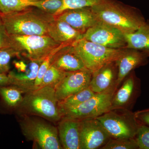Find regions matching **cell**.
Wrapping results in <instances>:
<instances>
[{"label": "cell", "mask_w": 149, "mask_h": 149, "mask_svg": "<svg viewBox=\"0 0 149 149\" xmlns=\"http://www.w3.org/2000/svg\"><path fill=\"white\" fill-rule=\"evenodd\" d=\"M91 8L99 21L124 34L135 32L146 21L139 9L118 0H105Z\"/></svg>", "instance_id": "6da1fadb"}, {"label": "cell", "mask_w": 149, "mask_h": 149, "mask_svg": "<svg viewBox=\"0 0 149 149\" xmlns=\"http://www.w3.org/2000/svg\"><path fill=\"white\" fill-rule=\"evenodd\" d=\"M9 35H48L55 17L34 6L12 13H0Z\"/></svg>", "instance_id": "7a4b0ae2"}, {"label": "cell", "mask_w": 149, "mask_h": 149, "mask_svg": "<svg viewBox=\"0 0 149 149\" xmlns=\"http://www.w3.org/2000/svg\"><path fill=\"white\" fill-rule=\"evenodd\" d=\"M15 112L18 116H39L53 123L62 117L55 88L49 85L25 93Z\"/></svg>", "instance_id": "3957f363"}, {"label": "cell", "mask_w": 149, "mask_h": 149, "mask_svg": "<svg viewBox=\"0 0 149 149\" xmlns=\"http://www.w3.org/2000/svg\"><path fill=\"white\" fill-rule=\"evenodd\" d=\"M19 126L27 141H32L38 148L62 149L57 127L46 119L33 116L19 115Z\"/></svg>", "instance_id": "277c9868"}, {"label": "cell", "mask_w": 149, "mask_h": 149, "mask_svg": "<svg viewBox=\"0 0 149 149\" xmlns=\"http://www.w3.org/2000/svg\"><path fill=\"white\" fill-rule=\"evenodd\" d=\"M10 46L17 52L18 58L28 60L44 59L61 44L49 35H9Z\"/></svg>", "instance_id": "5b68a950"}, {"label": "cell", "mask_w": 149, "mask_h": 149, "mask_svg": "<svg viewBox=\"0 0 149 149\" xmlns=\"http://www.w3.org/2000/svg\"><path fill=\"white\" fill-rule=\"evenodd\" d=\"M72 45L85 68L92 73L107 63L116 61L125 49L107 47L83 38L75 41Z\"/></svg>", "instance_id": "8992f818"}, {"label": "cell", "mask_w": 149, "mask_h": 149, "mask_svg": "<svg viewBox=\"0 0 149 149\" xmlns=\"http://www.w3.org/2000/svg\"><path fill=\"white\" fill-rule=\"evenodd\" d=\"M96 118L113 139L135 138L140 125L130 110H110Z\"/></svg>", "instance_id": "52a82bcc"}, {"label": "cell", "mask_w": 149, "mask_h": 149, "mask_svg": "<svg viewBox=\"0 0 149 149\" xmlns=\"http://www.w3.org/2000/svg\"><path fill=\"white\" fill-rule=\"evenodd\" d=\"M117 89L114 88L103 93L95 94L88 100L73 108L60 109L62 117L82 120L100 116L110 110L112 99Z\"/></svg>", "instance_id": "ba28073f"}, {"label": "cell", "mask_w": 149, "mask_h": 149, "mask_svg": "<svg viewBox=\"0 0 149 149\" xmlns=\"http://www.w3.org/2000/svg\"><path fill=\"white\" fill-rule=\"evenodd\" d=\"M83 38L111 49H122L126 47L124 33L100 21L88 29L83 34Z\"/></svg>", "instance_id": "9c48e42d"}, {"label": "cell", "mask_w": 149, "mask_h": 149, "mask_svg": "<svg viewBox=\"0 0 149 149\" xmlns=\"http://www.w3.org/2000/svg\"><path fill=\"white\" fill-rule=\"evenodd\" d=\"M141 93V81L134 70L128 74L116 89L110 110L132 109Z\"/></svg>", "instance_id": "30bf717a"}, {"label": "cell", "mask_w": 149, "mask_h": 149, "mask_svg": "<svg viewBox=\"0 0 149 149\" xmlns=\"http://www.w3.org/2000/svg\"><path fill=\"white\" fill-rule=\"evenodd\" d=\"M111 138L96 118L80 121V149H101Z\"/></svg>", "instance_id": "8fae6325"}, {"label": "cell", "mask_w": 149, "mask_h": 149, "mask_svg": "<svg viewBox=\"0 0 149 149\" xmlns=\"http://www.w3.org/2000/svg\"><path fill=\"white\" fill-rule=\"evenodd\" d=\"M44 59L29 60L27 63L22 61L14 62L16 70L8 74L10 85L16 86L24 94L33 91L38 70Z\"/></svg>", "instance_id": "7c38bea8"}, {"label": "cell", "mask_w": 149, "mask_h": 149, "mask_svg": "<svg viewBox=\"0 0 149 149\" xmlns=\"http://www.w3.org/2000/svg\"><path fill=\"white\" fill-rule=\"evenodd\" d=\"M92 76V72L87 69L67 72L55 87L58 102L89 87Z\"/></svg>", "instance_id": "4fadbf2b"}, {"label": "cell", "mask_w": 149, "mask_h": 149, "mask_svg": "<svg viewBox=\"0 0 149 149\" xmlns=\"http://www.w3.org/2000/svg\"><path fill=\"white\" fill-rule=\"evenodd\" d=\"M54 17L55 18L66 22L83 34L100 22L91 7L65 10Z\"/></svg>", "instance_id": "5bb4252c"}, {"label": "cell", "mask_w": 149, "mask_h": 149, "mask_svg": "<svg viewBox=\"0 0 149 149\" xmlns=\"http://www.w3.org/2000/svg\"><path fill=\"white\" fill-rule=\"evenodd\" d=\"M148 58L141 51L125 48L122 54L115 61L118 68L116 88H118L123 81L132 71L148 64Z\"/></svg>", "instance_id": "9a60e30c"}, {"label": "cell", "mask_w": 149, "mask_h": 149, "mask_svg": "<svg viewBox=\"0 0 149 149\" xmlns=\"http://www.w3.org/2000/svg\"><path fill=\"white\" fill-rule=\"evenodd\" d=\"M51 65L66 72L86 69L72 43L61 45L54 54Z\"/></svg>", "instance_id": "2e32d148"}, {"label": "cell", "mask_w": 149, "mask_h": 149, "mask_svg": "<svg viewBox=\"0 0 149 149\" xmlns=\"http://www.w3.org/2000/svg\"><path fill=\"white\" fill-rule=\"evenodd\" d=\"M118 68L115 61L103 65L92 73L89 87L95 94L116 88Z\"/></svg>", "instance_id": "e0dca14e"}, {"label": "cell", "mask_w": 149, "mask_h": 149, "mask_svg": "<svg viewBox=\"0 0 149 149\" xmlns=\"http://www.w3.org/2000/svg\"><path fill=\"white\" fill-rule=\"evenodd\" d=\"M81 120L63 117L57 123L60 141L64 149H80Z\"/></svg>", "instance_id": "ac0fdd59"}, {"label": "cell", "mask_w": 149, "mask_h": 149, "mask_svg": "<svg viewBox=\"0 0 149 149\" xmlns=\"http://www.w3.org/2000/svg\"><path fill=\"white\" fill-rule=\"evenodd\" d=\"M48 35L60 44H70L82 39L83 34L64 20L55 18L49 27Z\"/></svg>", "instance_id": "d6986e66"}, {"label": "cell", "mask_w": 149, "mask_h": 149, "mask_svg": "<svg viewBox=\"0 0 149 149\" xmlns=\"http://www.w3.org/2000/svg\"><path fill=\"white\" fill-rule=\"evenodd\" d=\"M125 48L135 49L143 52L149 57V20L135 32L124 34Z\"/></svg>", "instance_id": "ffe728a7"}, {"label": "cell", "mask_w": 149, "mask_h": 149, "mask_svg": "<svg viewBox=\"0 0 149 149\" xmlns=\"http://www.w3.org/2000/svg\"><path fill=\"white\" fill-rule=\"evenodd\" d=\"M24 93L14 85L0 86V102L8 111H15L22 101Z\"/></svg>", "instance_id": "44dd1931"}, {"label": "cell", "mask_w": 149, "mask_h": 149, "mask_svg": "<svg viewBox=\"0 0 149 149\" xmlns=\"http://www.w3.org/2000/svg\"><path fill=\"white\" fill-rule=\"evenodd\" d=\"M95 95V93L92 91L89 86L80 92L69 96L63 100L59 102L60 109L73 108L88 100Z\"/></svg>", "instance_id": "7402d4cb"}, {"label": "cell", "mask_w": 149, "mask_h": 149, "mask_svg": "<svg viewBox=\"0 0 149 149\" xmlns=\"http://www.w3.org/2000/svg\"><path fill=\"white\" fill-rule=\"evenodd\" d=\"M40 0H0V13L6 14L23 10L33 6Z\"/></svg>", "instance_id": "603a6c76"}, {"label": "cell", "mask_w": 149, "mask_h": 149, "mask_svg": "<svg viewBox=\"0 0 149 149\" xmlns=\"http://www.w3.org/2000/svg\"><path fill=\"white\" fill-rule=\"evenodd\" d=\"M66 72L51 65L43 76L40 87L49 85L55 88L63 79Z\"/></svg>", "instance_id": "cb8c5ba5"}, {"label": "cell", "mask_w": 149, "mask_h": 149, "mask_svg": "<svg viewBox=\"0 0 149 149\" xmlns=\"http://www.w3.org/2000/svg\"><path fill=\"white\" fill-rule=\"evenodd\" d=\"M101 149H139L135 138L131 139H113L111 138Z\"/></svg>", "instance_id": "d4e9b609"}, {"label": "cell", "mask_w": 149, "mask_h": 149, "mask_svg": "<svg viewBox=\"0 0 149 149\" xmlns=\"http://www.w3.org/2000/svg\"><path fill=\"white\" fill-rule=\"evenodd\" d=\"M18 54L13 48L6 47L0 49V73L8 74L10 71L11 60Z\"/></svg>", "instance_id": "484cf974"}, {"label": "cell", "mask_w": 149, "mask_h": 149, "mask_svg": "<svg viewBox=\"0 0 149 149\" xmlns=\"http://www.w3.org/2000/svg\"><path fill=\"white\" fill-rule=\"evenodd\" d=\"M63 5V0H40L33 6L55 16L59 13Z\"/></svg>", "instance_id": "4316f807"}, {"label": "cell", "mask_w": 149, "mask_h": 149, "mask_svg": "<svg viewBox=\"0 0 149 149\" xmlns=\"http://www.w3.org/2000/svg\"><path fill=\"white\" fill-rule=\"evenodd\" d=\"M104 1L105 0H63V6L56 15L65 10L83 7H92Z\"/></svg>", "instance_id": "83f0119b"}, {"label": "cell", "mask_w": 149, "mask_h": 149, "mask_svg": "<svg viewBox=\"0 0 149 149\" xmlns=\"http://www.w3.org/2000/svg\"><path fill=\"white\" fill-rule=\"evenodd\" d=\"M135 139L139 149H149V126L140 124Z\"/></svg>", "instance_id": "f1b7e54d"}, {"label": "cell", "mask_w": 149, "mask_h": 149, "mask_svg": "<svg viewBox=\"0 0 149 149\" xmlns=\"http://www.w3.org/2000/svg\"><path fill=\"white\" fill-rule=\"evenodd\" d=\"M10 46L9 35L6 31L2 22L0 23V49Z\"/></svg>", "instance_id": "f546056e"}, {"label": "cell", "mask_w": 149, "mask_h": 149, "mask_svg": "<svg viewBox=\"0 0 149 149\" xmlns=\"http://www.w3.org/2000/svg\"><path fill=\"white\" fill-rule=\"evenodd\" d=\"M136 119L140 124L149 126V108L135 112Z\"/></svg>", "instance_id": "4dcf8cb0"}, {"label": "cell", "mask_w": 149, "mask_h": 149, "mask_svg": "<svg viewBox=\"0 0 149 149\" xmlns=\"http://www.w3.org/2000/svg\"><path fill=\"white\" fill-rule=\"evenodd\" d=\"M8 85H10V84L8 75L0 73V86Z\"/></svg>", "instance_id": "1f68e13d"}, {"label": "cell", "mask_w": 149, "mask_h": 149, "mask_svg": "<svg viewBox=\"0 0 149 149\" xmlns=\"http://www.w3.org/2000/svg\"><path fill=\"white\" fill-rule=\"evenodd\" d=\"M1 22H2V21L1 19V15H0V23H1Z\"/></svg>", "instance_id": "d6a6232c"}]
</instances>
